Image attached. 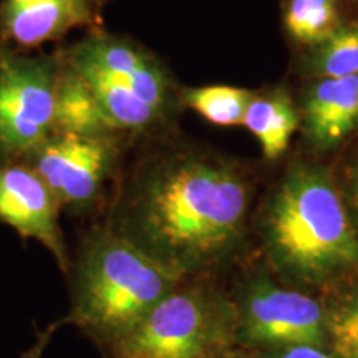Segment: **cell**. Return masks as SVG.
Here are the masks:
<instances>
[{
	"mask_svg": "<svg viewBox=\"0 0 358 358\" xmlns=\"http://www.w3.org/2000/svg\"><path fill=\"white\" fill-rule=\"evenodd\" d=\"M70 64L93 66L105 71L111 78L131 88L159 113L166 105L168 83L163 71L150 57L138 52L123 40L110 37L90 38L75 47L70 53Z\"/></svg>",
	"mask_w": 358,
	"mask_h": 358,
	"instance_id": "9c48e42d",
	"label": "cell"
},
{
	"mask_svg": "<svg viewBox=\"0 0 358 358\" xmlns=\"http://www.w3.org/2000/svg\"><path fill=\"white\" fill-rule=\"evenodd\" d=\"M248 204L236 169L204 156H174L138 178L111 229L185 279L234 252Z\"/></svg>",
	"mask_w": 358,
	"mask_h": 358,
	"instance_id": "6da1fadb",
	"label": "cell"
},
{
	"mask_svg": "<svg viewBox=\"0 0 358 358\" xmlns=\"http://www.w3.org/2000/svg\"><path fill=\"white\" fill-rule=\"evenodd\" d=\"M182 284L113 229L85 243L75 266L71 322L101 345H111Z\"/></svg>",
	"mask_w": 358,
	"mask_h": 358,
	"instance_id": "3957f363",
	"label": "cell"
},
{
	"mask_svg": "<svg viewBox=\"0 0 358 358\" xmlns=\"http://www.w3.org/2000/svg\"><path fill=\"white\" fill-rule=\"evenodd\" d=\"M60 201L32 168L0 166V221L24 239H34L50 250L58 266L70 268L66 244L58 224Z\"/></svg>",
	"mask_w": 358,
	"mask_h": 358,
	"instance_id": "ba28073f",
	"label": "cell"
},
{
	"mask_svg": "<svg viewBox=\"0 0 358 358\" xmlns=\"http://www.w3.org/2000/svg\"><path fill=\"white\" fill-rule=\"evenodd\" d=\"M327 347L342 358H358V287L327 308Z\"/></svg>",
	"mask_w": 358,
	"mask_h": 358,
	"instance_id": "ac0fdd59",
	"label": "cell"
},
{
	"mask_svg": "<svg viewBox=\"0 0 358 358\" xmlns=\"http://www.w3.org/2000/svg\"><path fill=\"white\" fill-rule=\"evenodd\" d=\"M29 156L34 171L62 204L85 208L96 199L113 168L116 150L108 134L55 133Z\"/></svg>",
	"mask_w": 358,
	"mask_h": 358,
	"instance_id": "52a82bcc",
	"label": "cell"
},
{
	"mask_svg": "<svg viewBox=\"0 0 358 358\" xmlns=\"http://www.w3.org/2000/svg\"><path fill=\"white\" fill-rule=\"evenodd\" d=\"M208 358H245V357L241 352L232 350V348H226V350H221V352L214 353V355L208 357Z\"/></svg>",
	"mask_w": 358,
	"mask_h": 358,
	"instance_id": "7402d4cb",
	"label": "cell"
},
{
	"mask_svg": "<svg viewBox=\"0 0 358 358\" xmlns=\"http://www.w3.org/2000/svg\"><path fill=\"white\" fill-rule=\"evenodd\" d=\"M358 123V77L324 78L306 100L307 134L319 150L338 145Z\"/></svg>",
	"mask_w": 358,
	"mask_h": 358,
	"instance_id": "8fae6325",
	"label": "cell"
},
{
	"mask_svg": "<svg viewBox=\"0 0 358 358\" xmlns=\"http://www.w3.org/2000/svg\"><path fill=\"white\" fill-rule=\"evenodd\" d=\"M261 143L264 155L275 159L287 150L289 140L299 127V115L284 93L252 98L245 110L244 122Z\"/></svg>",
	"mask_w": 358,
	"mask_h": 358,
	"instance_id": "5bb4252c",
	"label": "cell"
},
{
	"mask_svg": "<svg viewBox=\"0 0 358 358\" xmlns=\"http://www.w3.org/2000/svg\"><path fill=\"white\" fill-rule=\"evenodd\" d=\"M284 24L295 42L315 47L340 27L337 0H289Z\"/></svg>",
	"mask_w": 358,
	"mask_h": 358,
	"instance_id": "9a60e30c",
	"label": "cell"
},
{
	"mask_svg": "<svg viewBox=\"0 0 358 358\" xmlns=\"http://www.w3.org/2000/svg\"><path fill=\"white\" fill-rule=\"evenodd\" d=\"M252 98L254 95L248 90L222 85L194 88L186 93L187 106L203 115L208 122L221 127L243 124L245 110Z\"/></svg>",
	"mask_w": 358,
	"mask_h": 358,
	"instance_id": "e0dca14e",
	"label": "cell"
},
{
	"mask_svg": "<svg viewBox=\"0 0 358 358\" xmlns=\"http://www.w3.org/2000/svg\"><path fill=\"white\" fill-rule=\"evenodd\" d=\"M236 306L217 290L178 285L123 337L111 358H208L236 343Z\"/></svg>",
	"mask_w": 358,
	"mask_h": 358,
	"instance_id": "277c9868",
	"label": "cell"
},
{
	"mask_svg": "<svg viewBox=\"0 0 358 358\" xmlns=\"http://www.w3.org/2000/svg\"><path fill=\"white\" fill-rule=\"evenodd\" d=\"M268 257L295 284L324 285L358 274V234L342 196L319 168L282 181L266 217Z\"/></svg>",
	"mask_w": 358,
	"mask_h": 358,
	"instance_id": "7a4b0ae2",
	"label": "cell"
},
{
	"mask_svg": "<svg viewBox=\"0 0 358 358\" xmlns=\"http://www.w3.org/2000/svg\"><path fill=\"white\" fill-rule=\"evenodd\" d=\"M69 65L77 70L95 92L111 129H143L159 116V111H156L150 103L105 71L70 62Z\"/></svg>",
	"mask_w": 358,
	"mask_h": 358,
	"instance_id": "4fadbf2b",
	"label": "cell"
},
{
	"mask_svg": "<svg viewBox=\"0 0 358 358\" xmlns=\"http://www.w3.org/2000/svg\"><path fill=\"white\" fill-rule=\"evenodd\" d=\"M55 131L105 136L113 131L87 80L69 65L58 71Z\"/></svg>",
	"mask_w": 358,
	"mask_h": 358,
	"instance_id": "7c38bea8",
	"label": "cell"
},
{
	"mask_svg": "<svg viewBox=\"0 0 358 358\" xmlns=\"http://www.w3.org/2000/svg\"><path fill=\"white\" fill-rule=\"evenodd\" d=\"M93 22L88 0H3L2 25L22 47H37Z\"/></svg>",
	"mask_w": 358,
	"mask_h": 358,
	"instance_id": "30bf717a",
	"label": "cell"
},
{
	"mask_svg": "<svg viewBox=\"0 0 358 358\" xmlns=\"http://www.w3.org/2000/svg\"><path fill=\"white\" fill-rule=\"evenodd\" d=\"M236 342L264 350L327 347V308L319 301L257 277L236 306Z\"/></svg>",
	"mask_w": 358,
	"mask_h": 358,
	"instance_id": "5b68a950",
	"label": "cell"
},
{
	"mask_svg": "<svg viewBox=\"0 0 358 358\" xmlns=\"http://www.w3.org/2000/svg\"><path fill=\"white\" fill-rule=\"evenodd\" d=\"M62 322H64V320L55 322V324L48 327L47 330H43L42 334H38L37 335V340H35V342H34V345L30 347L29 350H27L20 358H42L45 348H47L48 342H50V338L53 337V334H55V330L62 325Z\"/></svg>",
	"mask_w": 358,
	"mask_h": 358,
	"instance_id": "ffe728a7",
	"label": "cell"
},
{
	"mask_svg": "<svg viewBox=\"0 0 358 358\" xmlns=\"http://www.w3.org/2000/svg\"><path fill=\"white\" fill-rule=\"evenodd\" d=\"M307 65L320 78L358 77V24L340 25L315 45Z\"/></svg>",
	"mask_w": 358,
	"mask_h": 358,
	"instance_id": "2e32d148",
	"label": "cell"
},
{
	"mask_svg": "<svg viewBox=\"0 0 358 358\" xmlns=\"http://www.w3.org/2000/svg\"><path fill=\"white\" fill-rule=\"evenodd\" d=\"M261 358H342L334 353L329 347L317 345H292L264 350Z\"/></svg>",
	"mask_w": 358,
	"mask_h": 358,
	"instance_id": "d6986e66",
	"label": "cell"
},
{
	"mask_svg": "<svg viewBox=\"0 0 358 358\" xmlns=\"http://www.w3.org/2000/svg\"><path fill=\"white\" fill-rule=\"evenodd\" d=\"M58 71L40 58L0 62V153L32 155L55 131Z\"/></svg>",
	"mask_w": 358,
	"mask_h": 358,
	"instance_id": "8992f818",
	"label": "cell"
},
{
	"mask_svg": "<svg viewBox=\"0 0 358 358\" xmlns=\"http://www.w3.org/2000/svg\"><path fill=\"white\" fill-rule=\"evenodd\" d=\"M352 201H353V208H355L357 219H358V166L353 169L352 173Z\"/></svg>",
	"mask_w": 358,
	"mask_h": 358,
	"instance_id": "44dd1931",
	"label": "cell"
}]
</instances>
